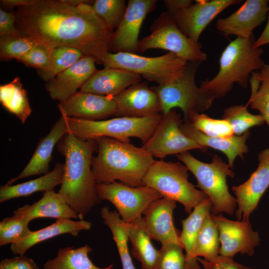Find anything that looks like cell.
<instances>
[{
	"mask_svg": "<svg viewBox=\"0 0 269 269\" xmlns=\"http://www.w3.org/2000/svg\"><path fill=\"white\" fill-rule=\"evenodd\" d=\"M14 13L19 34L38 43L52 48H76L100 64L110 51L113 31L97 16L88 3L74 6L62 0H35L31 4L18 6Z\"/></svg>",
	"mask_w": 269,
	"mask_h": 269,
	"instance_id": "6da1fadb",
	"label": "cell"
},
{
	"mask_svg": "<svg viewBox=\"0 0 269 269\" xmlns=\"http://www.w3.org/2000/svg\"><path fill=\"white\" fill-rule=\"evenodd\" d=\"M57 149L65 157L63 176L58 192L78 219L83 220L101 201L91 169L93 154L97 149L96 141L83 140L68 133L58 142Z\"/></svg>",
	"mask_w": 269,
	"mask_h": 269,
	"instance_id": "7a4b0ae2",
	"label": "cell"
},
{
	"mask_svg": "<svg viewBox=\"0 0 269 269\" xmlns=\"http://www.w3.org/2000/svg\"><path fill=\"white\" fill-rule=\"evenodd\" d=\"M98 154L93 156L92 172L97 184L119 180L131 187L144 186L143 179L154 159L142 147L101 137L95 139Z\"/></svg>",
	"mask_w": 269,
	"mask_h": 269,
	"instance_id": "3957f363",
	"label": "cell"
},
{
	"mask_svg": "<svg viewBox=\"0 0 269 269\" xmlns=\"http://www.w3.org/2000/svg\"><path fill=\"white\" fill-rule=\"evenodd\" d=\"M255 40L253 33L248 38L237 37L230 41L220 56L218 73L210 80L202 81L200 91L215 99L226 95L235 83L247 88L250 74L266 64L261 58L264 50L254 48Z\"/></svg>",
	"mask_w": 269,
	"mask_h": 269,
	"instance_id": "277c9868",
	"label": "cell"
},
{
	"mask_svg": "<svg viewBox=\"0 0 269 269\" xmlns=\"http://www.w3.org/2000/svg\"><path fill=\"white\" fill-rule=\"evenodd\" d=\"M162 115L142 118L121 117L100 121H88L66 117L68 133L83 140L107 137L130 142V137L145 143L159 123Z\"/></svg>",
	"mask_w": 269,
	"mask_h": 269,
	"instance_id": "5b68a950",
	"label": "cell"
},
{
	"mask_svg": "<svg viewBox=\"0 0 269 269\" xmlns=\"http://www.w3.org/2000/svg\"><path fill=\"white\" fill-rule=\"evenodd\" d=\"M176 157L193 173L197 179V186L210 199L211 213L218 215L224 212L233 215L237 204L227 184V176H234L228 164L216 154L213 155L210 163L198 160L188 151L177 154Z\"/></svg>",
	"mask_w": 269,
	"mask_h": 269,
	"instance_id": "8992f818",
	"label": "cell"
},
{
	"mask_svg": "<svg viewBox=\"0 0 269 269\" xmlns=\"http://www.w3.org/2000/svg\"><path fill=\"white\" fill-rule=\"evenodd\" d=\"M188 169L180 162L154 160L143 179L144 185L157 191L163 198L182 204L186 213L209 198L199 190L188 179Z\"/></svg>",
	"mask_w": 269,
	"mask_h": 269,
	"instance_id": "52a82bcc",
	"label": "cell"
},
{
	"mask_svg": "<svg viewBox=\"0 0 269 269\" xmlns=\"http://www.w3.org/2000/svg\"><path fill=\"white\" fill-rule=\"evenodd\" d=\"M188 62L168 52L156 57H145L126 52H108L101 64L104 67L125 69L157 85L168 84L178 78Z\"/></svg>",
	"mask_w": 269,
	"mask_h": 269,
	"instance_id": "ba28073f",
	"label": "cell"
},
{
	"mask_svg": "<svg viewBox=\"0 0 269 269\" xmlns=\"http://www.w3.org/2000/svg\"><path fill=\"white\" fill-rule=\"evenodd\" d=\"M200 62H188L182 74L172 83L151 87L158 95L161 114L164 115L174 108L183 112L184 121L193 113H202L212 105L214 98L202 92L197 86L195 75Z\"/></svg>",
	"mask_w": 269,
	"mask_h": 269,
	"instance_id": "9c48e42d",
	"label": "cell"
},
{
	"mask_svg": "<svg viewBox=\"0 0 269 269\" xmlns=\"http://www.w3.org/2000/svg\"><path fill=\"white\" fill-rule=\"evenodd\" d=\"M150 34L139 40L138 52L161 49L172 52L187 62H202L207 55L202 45L185 35L178 28L173 17L167 12L161 13L152 22Z\"/></svg>",
	"mask_w": 269,
	"mask_h": 269,
	"instance_id": "30bf717a",
	"label": "cell"
},
{
	"mask_svg": "<svg viewBox=\"0 0 269 269\" xmlns=\"http://www.w3.org/2000/svg\"><path fill=\"white\" fill-rule=\"evenodd\" d=\"M96 188L100 200L110 202L127 223L142 217L151 202L162 197L155 189L146 185L131 187L115 181L97 184Z\"/></svg>",
	"mask_w": 269,
	"mask_h": 269,
	"instance_id": "8fae6325",
	"label": "cell"
},
{
	"mask_svg": "<svg viewBox=\"0 0 269 269\" xmlns=\"http://www.w3.org/2000/svg\"><path fill=\"white\" fill-rule=\"evenodd\" d=\"M162 118L148 140L141 146L153 157L161 159L169 155L178 154L192 149L203 151L208 147L203 146L188 138L181 132L182 120L180 114L172 109Z\"/></svg>",
	"mask_w": 269,
	"mask_h": 269,
	"instance_id": "7c38bea8",
	"label": "cell"
},
{
	"mask_svg": "<svg viewBox=\"0 0 269 269\" xmlns=\"http://www.w3.org/2000/svg\"><path fill=\"white\" fill-rule=\"evenodd\" d=\"M211 216L216 223L220 242V255L233 259L238 253L252 256L260 245L258 232L253 230L249 219L233 221L221 214Z\"/></svg>",
	"mask_w": 269,
	"mask_h": 269,
	"instance_id": "4fadbf2b",
	"label": "cell"
},
{
	"mask_svg": "<svg viewBox=\"0 0 269 269\" xmlns=\"http://www.w3.org/2000/svg\"><path fill=\"white\" fill-rule=\"evenodd\" d=\"M156 0H129L124 17L113 31L110 40V50L114 53L137 54L138 35L147 15L154 10Z\"/></svg>",
	"mask_w": 269,
	"mask_h": 269,
	"instance_id": "5bb4252c",
	"label": "cell"
},
{
	"mask_svg": "<svg viewBox=\"0 0 269 269\" xmlns=\"http://www.w3.org/2000/svg\"><path fill=\"white\" fill-rule=\"evenodd\" d=\"M258 160V168L249 178L244 183L232 188L236 197L238 209L235 215L238 220L249 219L269 186V148L259 154Z\"/></svg>",
	"mask_w": 269,
	"mask_h": 269,
	"instance_id": "9a60e30c",
	"label": "cell"
},
{
	"mask_svg": "<svg viewBox=\"0 0 269 269\" xmlns=\"http://www.w3.org/2000/svg\"><path fill=\"white\" fill-rule=\"evenodd\" d=\"M194 4L177 12L173 16L179 29L187 37L199 43L200 35L212 20L229 6L239 0H198Z\"/></svg>",
	"mask_w": 269,
	"mask_h": 269,
	"instance_id": "2e32d148",
	"label": "cell"
},
{
	"mask_svg": "<svg viewBox=\"0 0 269 269\" xmlns=\"http://www.w3.org/2000/svg\"><path fill=\"white\" fill-rule=\"evenodd\" d=\"M62 116L88 121H100L115 116L117 104L112 96L78 91L57 105Z\"/></svg>",
	"mask_w": 269,
	"mask_h": 269,
	"instance_id": "e0dca14e",
	"label": "cell"
},
{
	"mask_svg": "<svg viewBox=\"0 0 269 269\" xmlns=\"http://www.w3.org/2000/svg\"><path fill=\"white\" fill-rule=\"evenodd\" d=\"M269 0H247L229 16L220 18L216 24L217 29L225 36L248 38L253 30L266 20L269 10Z\"/></svg>",
	"mask_w": 269,
	"mask_h": 269,
	"instance_id": "ac0fdd59",
	"label": "cell"
},
{
	"mask_svg": "<svg viewBox=\"0 0 269 269\" xmlns=\"http://www.w3.org/2000/svg\"><path fill=\"white\" fill-rule=\"evenodd\" d=\"M113 98L117 117L142 118L161 114L159 97L146 82L134 84Z\"/></svg>",
	"mask_w": 269,
	"mask_h": 269,
	"instance_id": "d6986e66",
	"label": "cell"
},
{
	"mask_svg": "<svg viewBox=\"0 0 269 269\" xmlns=\"http://www.w3.org/2000/svg\"><path fill=\"white\" fill-rule=\"evenodd\" d=\"M96 59L85 55L73 65L46 82L45 88L51 98L62 102L78 92L98 70Z\"/></svg>",
	"mask_w": 269,
	"mask_h": 269,
	"instance_id": "ffe728a7",
	"label": "cell"
},
{
	"mask_svg": "<svg viewBox=\"0 0 269 269\" xmlns=\"http://www.w3.org/2000/svg\"><path fill=\"white\" fill-rule=\"evenodd\" d=\"M176 207L175 201L162 197L153 201L147 207L143 219L151 240L161 244H180V234L173 221V212Z\"/></svg>",
	"mask_w": 269,
	"mask_h": 269,
	"instance_id": "44dd1931",
	"label": "cell"
},
{
	"mask_svg": "<svg viewBox=\"0 0 269 269\" xmlns=\"http://www.w3.org/2000/svg\"><path fill=\"white\" fill-rule=\"evenodd\" d=\"M68 133L66 117L61 115L47 135L39 140L31 158L23 170L17 176L8 180L6 185H10L25 177L48 173L54 147Z\"/></svg>",
	"mask_w": 269,
	"mask_h": 269,
	"instance_id": "7402d4cb",
	"label": "cell"
},
{
	"mask_svg": "<svg viewBox=\"0 0 269 269\" xmlns=\"http://www.w3.org/2000/svg\"><path fill=\"white\" fill-rule=\"evenodd\" d=\"M141 81V77L131 71L104 67L97 70L80 88V91L114 97L131 86Z\"/></svg>",
	"mask_w": 269,
	"mask_h": 269,
	"instance_id": "603a6c76",
	"label": "cell"
},
{
	"mask_svg": "<svg viewBox=\"0 0 269 269\" xmlns=\"http://www.w3.org/2000/svg\"><path fill=\"white\" fill-rule=\"evenodd\" d=\"M180 129L184 135L201 145L223 152L227 157L230 168H233L237 156L243 159L244 154L248 151L246 142L250 135L249 131L239 136L234 134L228 137H212L197 130L187 121L182 123Z\"/></svg>",
	"mask_w": 269,
	"mask_h": 269,
	"instance_id": "cb8c5ba5",
	"label": "cell"
},
{
	"mask_svg": "<svg viewBox=\"0 0 269 269\" xmlns=\"http://www.w3.org/2000/svg\"><path fill=\"white\" fill-rule=\"evenodd\" d=\"M13 215L17 218L25 217L31 221L40 218L78 219L64 198L53 190L44 192L42 197L33 204L18 207L13 211Z\"/></svg>",
	"mask_w": 269,
	"mask_h": 269,
	"instance_id": "d4e9b609",
	"label": "cell"
},
{
	"mask_svg": "<svg viewBox=\"0 0 269 269\" xmlns=\"http://www.w3.org/2000/svg\"><path fill=\"white\" fill-rule=\"evenodd\" d=\"M91 226V222L84 220L74 221L66 218L57 219L51 225L32 231L26 238L10 245V250L14 255H24L28 249L36 244L65 234L77 236L81 231L90 229Z\"/></svg>",
	"mask_w": 269,
	"mask_h": 269,
	"instance_id": "484cf974",
	"label": "cell"
},
{
	"mask_svg": "<svg viewBox=\"0 0 269 269\" xmlns=\"http://www.w3.org/2000/svg\"><path fill=\"white\" fill-rule=\"evenodd\" d=\"M212 202L208 198L196 206L189 216L182 220L179 242L185 251V269H201L193 252L199 229L206 215L211 213Z\"/></svg>",
	"mask_w": 269,
	"mask_h": 269,
	"instance_id": "4316f807",
	"label": "cell"
},
{
	"mask_svg": "<svg viewBox=\"0 0 269 269\" xmlns=\"http://www.w3.org/2000/svg\"><path fill=\"white\" fill-rule=\"evenodd\" d=\"M64 168V164L57 163L52 171L40 177L14 185L1 186L0 203L27 196L37 192L53 190L56 186L61 184Z\"/></svg>",
	"mask_w": 269,
	"mask_h": 269,
	"instance_id": "83f0119b",
	"label": "cell"
},
{
	"mask_svg": "<svg viewBox=\"0 0 269 269\" xmlns=\"http://www.w3.org/2000/svg\"><path fill=\"white\" fill-rule=\"evenodd\" d=\"M127 230L132 244L131 253L141 263V269H154L158 250L151 243L143 217L127 223Z\"/></svg>",
	"mask_w": 269,
	"mask_h": 269,
	"instance_id": "f1b7e54d",
	"label": "cell"
},
{
	"mask_svg": "<svg viewBox=\"0 0 269 269\" xmlns=\"http://www.w3.org/2000/svg\"><path fill=\"white\" fill-rule=\"evenodd\" d=\"M92 251L87 244L76 249L73 247L60 248L56 257L44 264L43 269H113V264L105 268L95 266L88 256Z\"/></svg>",
	"mask_w": 269,
	"mask_h": 269,
	"instance_id": "f546056e",
	"label": "cell"
},
{
	"mask_svg": "<svg viewBox=\"0 0 269 269\" xmlns=\"http://www.w3.org/2000/svg\"><path fill=\"white\" fill-rule=\"evenodd\" d=\"M0 102L8 112L15 115L24 124L30 115V107L26 91L18 77L0 86Z\"/></svg>",
	"mask_w": 269,
	"mask_h": 269,
	"instance_id": "4dcf8cb0",
	"label": "cell"
},
{
	"mask_svg": "<svg viewBox=\"0 0 269 269\" xmlns=\"http://www.w3.org/2000/svg\"><path fill=\"white\" fill-rule=\"evenodd\" d=\"M220 242L217 226L211 216V213L205 217L198 232L193 255L204 257L211 261L220 255Z\"/></svg>",
	"mask_w": 269,
	"mask_h": 269,
	"instance_id": "1f68e13d",
	"label": "cell"
},
{
	"mask_svg": "<svg viewBox=\"0 0 269 269\" xmlns=\"http://www.w3.org/2000/svg\"><path fill=\"white\" fill-rule=\"evenodd\" d=\"M249 81L251 86L248 105L259 111L269 127V64H265L259 72H253Z\"/></svg>",
	"mask_w": 269,
	"mask_h": 269,
	"instance_id": "d6a6232c",
	"label": "cell"
},
{
	"mask_svg": "<svg viewBox=\"0 0 269 269\" xmlns=\"http://www.w3.org/2000/svg\"><path fill=\"white\" fill-rule=\"evenodd\" d=\"M85 55L79 49L70 46H60L52 48L48 64L37 70L39 76L46 82L73 65Z\"/></svg>",
	"mask_w": 269,
	"mask_h": 269,
	"instance_id": "836d02e7",
	"label": "cell"
},
{
	"mask_svg": "<svg viewBox=\"0 0 269 269\" xmlns=\"http://www.w3.org/2000/svg\"><path fill=\"white\" fill-rule=\"evenodd\" d=\"M104 223L111 230L119 254L123 269H135L128 248L127 223L116 211H107L102 215Z\"/></svg>",
	"mask_w": 269,
	"mask_h": 269,
	"instance_id": "e575fe53",
	"label": "cell"
},
{
	"mask_svg": "<svg viewBox=\"0 0 269 269\" xmlns=\"http://www.w3.org/2000/svg\"><path fill=\"white\" fill-rule=\"evenodd\" d=\"M222 119L230 124L234 134L238 136L248 131L250 128L261 126L265 122L260 114L250 113L247 106L242 105L231 106L225 109Z\"/></svg>",
	"mask_w": 269,
	"mask_h": 269,
	"instance_id": "d590c367",
	"label": "cell"
},
{
	"mask_svg": "<svg viewBox=\"0 0 269 269\" xmlns=\"http://www.w3.org/2000/svg\"><path fill=\"white\" fill-rule=\"evenodd\" d=\"M93 9L106 26L113 31L122 21L127 8L125 0H96Z\"/></svg>",
	"mask_w": 269,
	"mask_h": 269,
	"instance_id": "8d00e7d4",
	"label": "cell"
},
{
	"mask_svg": "<svg viewBox=\"0 0 269 269\" xmlns=\"http://www.w3.org/2000/svg\"><path fill=\"white\" fill-rule=\"evenodd\" d=\"M187 121L196 129L209 136L228 137L234 135L230 124L222 119H215L203 113H193Z\"/></svg>",
	"mask_w": 269,
	"mask_h": 269,
	"instance_id": "74e56055",
	"label": "cell"
},
{
	"mask_svg": "<svg viewBox=\"0 0 269 269\" xmlns=\"http://www.w3.org/2000/svg\"><path fill=\"white\" fill-rule=\"evenodd\" d=\"M30 221L13 215L3 219L0 222V246L16 243L29 236L32 232L28 228Z\"/></svg>",
	"mask_w": 269,
	"mask_h": 269,
	"instance_id": "f35d334b",
	"label": "cell"
},
{
	"mask_svg": "<svg viewBox=\"0 0 269 269\" xmlns=\"http://www.w3.org/2000/svg\"><path fill=\"white\" fill-rule=\"evenodd\" d=\"M38 42L27 37L18 35L0 36V57L2 60L17 59L33 48Z\"/></svg>",
	"mask_w": 269,
	"mask_h": 269,
	"instance_id": "ab89813d",
	"label": "cell"
},
{
	"mask_svg": "<svg viewBox=\"0 0 269 269\" xmlns=\"http://www.w3.org/2000/svg\"><path fill=\"white\" fill-rule=\"evenodd\" d=\"M179 243L162 244L154 269H185V257Z\"/></svg>",
	"mask_w": 269,
	"mask_h": 269,
	"instance_id": "60d3db41",
	"label": "cell"
},
{
	"mask_svg": "<svg viewBox=\"0 0 269 269\" xmlns=\"http://www.w3.org/2000/svg\"><path fill=\"white\" fill-rule=\"evenodd\" d=\"M52 49V47L38 43L27 53L16 60L26 66L37 70H42L48 64Z\"/></svg>",
	"mask_w": 269,
	"mask_h": 269,
	"instance_id": "b9f144b4",
	"label": "cell"
},
{
	"mask_svg": "<svg viewBox=\"0 0 269 269\" xmlns=\"http://www.w3.org/2000/svg\"><path fill=\"white\" fill-rule=\"evenodd\" d=\"M202 265L204 269H252L233 261V259L219 255L211 261L197 258Z\"/></svg>",
	"mask_w": 269,
	"mask_h": 269,
	"instance_id": "7bdbcfd3",
	"label": "cell"
},
{
	"mask_svg": "<svg viewBox=\"0 0 269 269\" xmlns=\"http://www.w3.org/2000/svg\"><path fill=\"white\" fill-rule=\"evenodd\" d=\"M0 269H40L35 262L24 255L5 258L0 262Z\"/></svg>",
	"mask_w": 269,
	"mask_h": 269,
	"instance_id": "ee69618b",
	"label": "cell"
},
{
	"mask_svg": "<svg viewBox=\"0 0 269 269\" xmlns=\"http://www.w3.org/2000/svg\"><path fill=\"white\" fill-rule=\"evenodd\" d=\"M16 17L14 11L0 8V36L18 35L15 27Z\"/></svg>",
	"mask_w": 269,
	"mask_h": 269,
	"instance_id": "f6af8a7d",
	"label": "cell"
},
{
	"mask_svg": "<svg viewBox=\"0 0 269 269\" xmlns=\"http://www.w3.org/2000/svg\"><path fill=\"white\" fill-rule=\"evenodd\" d=\"M163 1L167 9L166 12L172 16L193 4V0H165Z\"/></svg>",
	"mask_w": 269,
	"mask_h": 269,
	"instance_id": "bcb514c9",
	"label": "cell"
},
{
	"mask_svg": "<svg viewBox=\"0 0 269 269\" xmlns=\"http://www.w3.org/2000/svg\"><path fill=\"white\" fill-rule=\"evenodd\" d=\"M35 0H1L0 1L2 8L6 9L10 11H13L14 7L21 5H25L31 4Z\"/></svg>",
	"mask_w": 269,
	"mask_h": 269,
	"instance_id": "7dc6e473",
	"label": "cell"
},
{
	"mask_svg": "<svg viewBox=\"0 0 269 269\" xmlns=\"http://www.w3.org/2000/svg\"><path fill=\"white\" fill-rule=\"evenodd\" d=\"M266 44H269V10L267 25L262 34L255 40L254 47L258 48Z\"/></svg>",
	"mask_w": 269,
	"mask_h": 269,
	"instance_id": "c3c4849f",
	"label": "cell"
},
{
	"mask_svg": "<svg viewBox=\"0 0 269 269\" xmlns=\"http://www.w3.org/2000/svg\"><path fill=\"white\" fill-rule=\"evenodd\" d=\"M64 2H65L66 3H68L69 4L74 5V6H78L79 4L82 2H86V3H90V2H91L92 1L90 0H62Z\"/></svg>",
	"mask_w": 269,
	"mask_h": 269,
	"instance_id": "681fc988",
	"label": "cell"
}]
</instances>
